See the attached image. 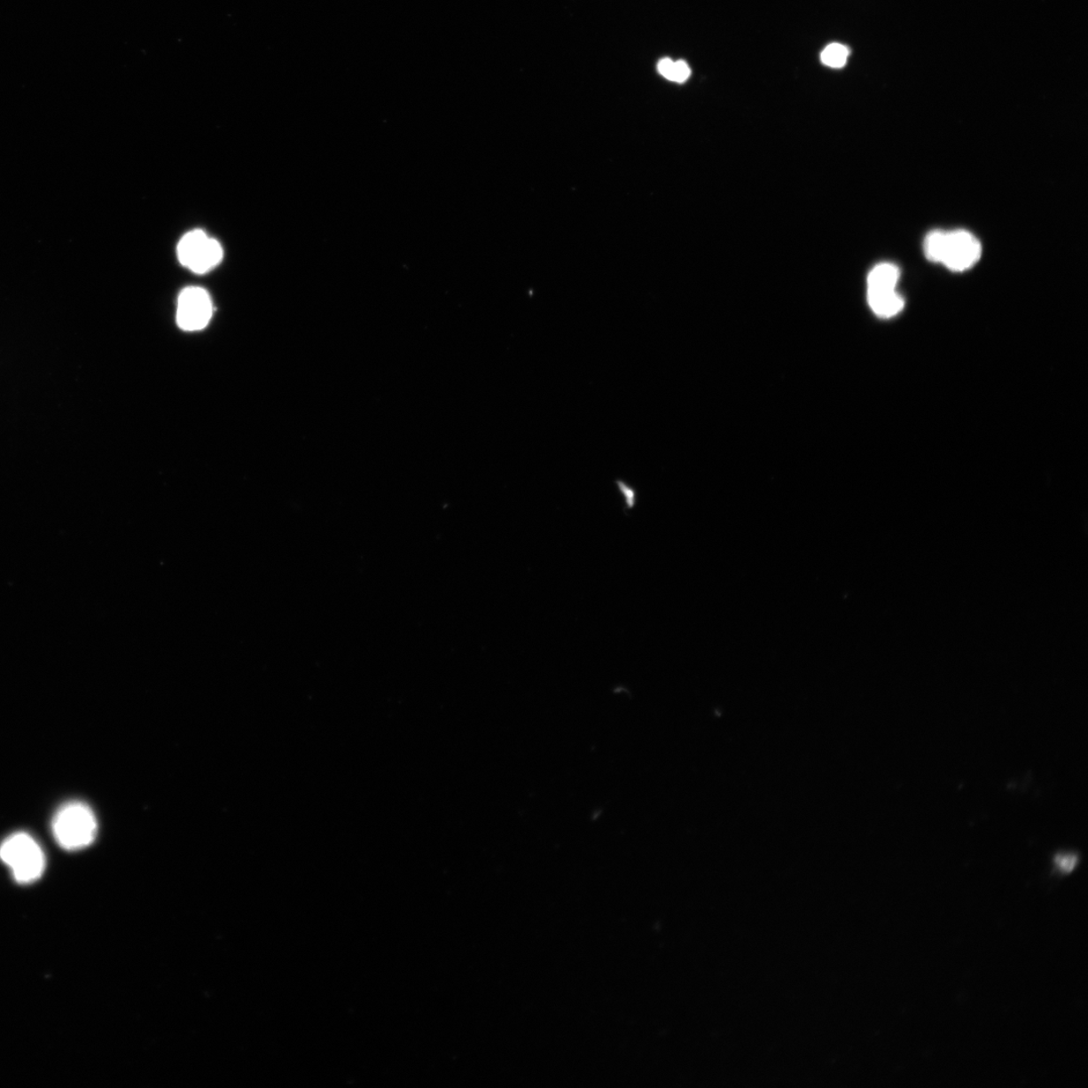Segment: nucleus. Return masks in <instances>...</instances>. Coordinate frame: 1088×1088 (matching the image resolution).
I'll return each mask as SVG.
<instances>
[{"label":"nucleus","instance_id":"nucleus-1","mask_svg":"<svg viewBox=\"0 0 1088 1088\" xmlns=\"http://www.w3.org/2000/svg\"><path fill=\"white\" fill-rule=\"evenodd\" d=\"M924 253L930 262L961 272L980 261L982 246L975 236L966 231H935L925 239Z\"/></svg>","mask_w":1088,"mask_h":1088},{"label":"nucleus","instance_id":"nucleus-2","mask_svg":"<svg viewBox=\"0 0 1088 1088\" xmlns=\"http://www.w3.org/2000/svg\"><path fill=\"white\" fill-rule=\"evenodd\" d=\"M51 830L59 846L73 852L90 846L95 841L98 819L88 805L70 802L58 810Z\"/></svg>","mask_w":1088,"mask_h":1088},{"label":"nucleus","instance_id":"nucleus-3","mask_svg":"<svg viewBox=\"0 0 1088 1088\" xmlns=\"http://www.w3.org/2000/svg\"><path fill=\"white\" fill-rule=\"evenodd\" d=\"M0 858L9 865L14 880L20 884H31L39 880L46 869V857L39 843L26 833L14 834L0 846Z\"/></svg>","mask_w":1088,"mask_h":1088},{"label":"nucleus","instance_id":"nucleus-4","mask_svg":"<svg viewBox=\"0 0 1088 1088\" xmlns=\"http://www.w3.org/2000/svg\"><path fill=\"white\" fill-rule=\"evenodd\" d=\"M180 262L196 273L208 272L218 265L223 257V249L217 240L210 239L202 231L187 233L177 246Z\"/></svg>","mask_w":1088,"mask_h":1088},{"label":"nucleus","instance_id":"nucleus-5","mask_svg":"<svg viewBox=\"0 0 1088 1088\" xmlns=\"http://www.w3.org/2000/svg\"><path fill=\"white\" fill-rule=\"evenodd\" d=\"M213 315L210 295L201 287L184 290L177 300L176 323L184 331H199L209 324Z\"/></svg>","mask_w":1088,"mask_h":1088},{"label":"nucleus","instance_id":"nucleus-6","mask_svg":"<svg viewBox=\"0 0 1088 1088\" xmlns=\"http://www.w3.org/2000/svg\"><path fill=\"white\" fill-rule=\"evenodd\" d=\"M900 271L896 265L881 263L873 269L868 278V293L896 290Z\"/></svg>","mask_w":1088,"mask_h":1088},{"label":"nucleus","instance_id":"nucleus-7","mask_svg":"<svg viewBox=\"0 0 1088 1088\" xmlns=\"http://www.w3.org/2000/svg\"><path fill=\"white\" fill-rule=\"evenodd\" d=\"M870 307L881 317H892L904 308V300L895 291L868 293Z\"/></svg>","mask_w":1088,"mask_h":1088},{"label":"nucleus","instance_id":"nucleus-8","mask_svg":"<svg viewBox=\"0 0 1088 1088\" xmlns=\"http://www.w3.org/2000/svg\"><path fill=\"white\" fill-rule=\"evenodd\" d=\"M657 69L662 77L672 82L684 83L691 76L690 67L685 61H672L669 58L662 59Z\"/></svg>","mask_w":1088,"mask_h":1088},{"label":"nucleus","instance_id":"nucleus-9","mask_svg":"<svg viewBox=\"0 0 1088 1088\" xmlns=\"http://www.w3.org/2000/svg\"><path fill=\"white\" fill-rule=\"evenodd\" d=\"M849 56V48L843 46V44L834 43L824 50L820 59L821 62L826 66L831 67L834 69H840L847 64Z\"/></svg>","mask_w":1088,"mask_h":1088},{"label":"nucleus","instance_id":"nucleus-10","mask_svg":"<svg viewBox=\"0 0 1088 1088\" xmlns=\"http://www.w3.org/2000/svg\"><path fill=\"white\" fill-rule=\"evenodd\" d=\"M1054 861L1058 870L1064 873V874H1069V873L1076 869L1078 864V857L1072 854L1056 855Z\"/></svg>","mask_w":1088,"mask_h":1088}]
</instances>
